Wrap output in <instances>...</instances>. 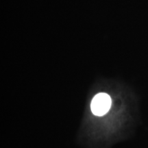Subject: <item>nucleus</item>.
<instances>
[{
    "label": "nucleus",
    "instance_id": "nucleus-1",
    "mask_svg": "<svg viewBox=\"0 0 148 148\" xmlns=\"http://www.w3.org/2000/svg\"><path fill=\"white\" fill-rule=\"evenodd\" d=\"M111 103V99L108 95L104 93H99L94 97L91 101V110L97 116H102L108 112Z\"/></svg>",
    "mask_w": 148,
    "mask_h": 148
}]
</instances>
